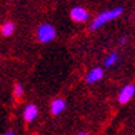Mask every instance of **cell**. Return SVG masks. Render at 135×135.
Wrapping results in <instances>:
<instances>
[{"mask_svg":"<svg viewBox=\"0 0 135 135\" xmlns=\"http://www.w3.org/2000/svg\"><path fill=\"white\" fill-rule=\"evenodd\" d=\"M22 116H23V120H25L26 123L33 121L39 116V108H37V105H35V103H28V105L23 108Z\"/></svg>","mask_w":135,"mask_h":135,"instance_id":"6","label":"cell"},{"mask_svg":"<svg viewBox=\"0 0 135 135\" xmlns=\"http://www.w3.org/2000/svg\"><path fill=\"white\" fill-rule=\"evenodd\" d=\"M127 43V36H123V37H120V40H119V44L120 46H124Z\"/></svg>","mask_w":135,"mask_h":135,"instance_id":"11","label":"cell"},{"mask_svg":"<svg viewBox=\"0 0 135 135\" xmlns=\"http://www.w3.org/2000/svg\"><path fill=\"white\" fill-rule=\"evenodd\" d=\"M135 95V85L134 84H126L124 87L120 90L119 97H117V101L120 105H126L128 103Z\"/></svg>","mask_w":135,"mask_h":135,"instance_id":"3","label":"cell"},{"mask_svg":"<svg viewBox=\"0 0 135 135\" xmlns=\"http://www.w3.org/2000/svg\"><path fill=\"white\" fill-rule=\"evenodd\" d=\"M37 39L40 43H51L54 39H55V36H57V30H55V28L51 25V23H41V25L37 28Z\"/></svg>","mask_w":135,"mask_h":135,"instance_id":"2","label":"cell"},{"mask_svg":"<svg viewBox=\"0 0 135 135\" xmlns=\"http://www.w3.org/2000/svg\"><path fill=\"white\" fill-rule=\"evenodd\" d=\"M77 135H90V134L85 132V131H80V132H77Z\"/></svg>","mask_w":135,"mask_h":135,"instance_id":"13","label":"cell"},{"mask_svg":"<svg viewBox=\"0 0 135 135\" xmlns=\"http://www.w3.org/2000/svg\"><path fill=\"white\" fill-rule=\"evenodd\" d=\"M69 15H70V20L75 21V22H77V23L87 22V21H88V17H90L87 8L81 7V6H76V7H73V8L70 10Z\"/></svg>","mask_w":135,"mask_h":135,"instance_id":"4","label":"cell"},{"mask_svg":"<svg viewBox=\"0 0 135 135\" xmlns=\"http://www.w3.org/2000/svg\"><path fill=\"white\" fill-rule=\"evenodd\" d=\"M2 135H15V132H14L13 130H8V131H6V132L2 134Z\"/></svg>","mask_w":135,"mask_h":135,"instance_id":"12","label":"cell"},{"mask_svg":"<svg viewBox=\"0 0 135 135\" xmlns=\"http://www.w3.org/2000/svg\"><path fill=\"white\" fill-rule=\"evenodd\" d=\"M13 95H14V98L17 101H20L23 97V85L21 83H15L13 85Z\"/></svg>","mask_w":135,"mask_h":135,"instance_id":"10","label":"cell"},{"mask_svg":"<svg viewBox=\"0 0 135 135\" xmlns=\"http://www.w3.org/2000/svg\"><path fill=\"white\" fill-rule=\"evenodd\" d=\"M103 76H105V72H103L102 68H94L90 72H87L85 75V83L87 84H95L98 81H101Z\"/></svg>","mask_w":135,"mask_h":135,"instance_id":"5","label":"cell"},{"mask_svg":"<svg viewBox=\"0 0 135 135\" xmlns=\"http://www.w3.org/2000/svg\"><path fill=\"white\" fill-rule=\"evenodd\" d=\"M66 109V102L64 98H54L51 105H50V110L54 116H58Z\"/></svg>","mask_w":135,"mask_h":135,"instance_id":"7","label":"cell"},{"mask_svg":"<svg viewBox=\"0 0 135 135\" xmlns=\"http://www.w3.org/2000/svg\"><path fill=\"white\" fill-rule=\"evenodd\" d=\"M123 13H124V8L123 7H114V8L103 11V13H99L93 20V22L90 23V30L91 32H95V30L101 29L102 26H105L106 23H109L110 21L117 20Z\"/></svg>","mask_w":135,"mask_h":135,"instance_id":"1","label":"cell"},{"mask_svg":"<svg viewBox=\"0 0 135 135\" xmlns=\"http://www.w3.org/2000/svg\"><path fill=\"white\" fill-rule=\"evenodd\" d=\"M117 62H119V54L116 52V51H113V52H110L108 57L105 58V61H103V65H105L106 68H112V66H114Z\"/></svg>","mask_w":135,"mask_h":135,"instance_id":"9","label":"cell"},{"mask_svg":"<svg viewBox=\"0 0 135 135\" xmlns=\"http://www.w3.org/2000/svg\"><path fill=\"white\" fill-rule=\"evenodd\" d=\"M14 30H15V23L11 22V21L4 22L3 25L0 26V33H2L4 37H10V36L14 33Z\"/></svg>","mask_w":135,"mask_h":135,"instance_id":"8","label":"cell"}]
</instances>
